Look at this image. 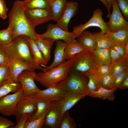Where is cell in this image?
<instances>
[{"instance_id": "1", "label": "cell", "mask_w": 128, "mask_h": 128, "mask_svg": "<svg viewBox=\"0 0 128 128\" xmlns=\"http://www.w3.org/2000/svg\"><path fill=\"white\" fill-rule=\"evenodd\" d=\"M25 10L21 1H15L8 15V27L12 33L14 39L18 36L25 35L35 40L39 38V34L27 19Z\"/></svg>"}, {"instance_id": "2", "label": "cell", "mask_w": 128, "mask_h": 128, "mask_svg": "<svg viewBox=\"0 0 128 128\" xmlns=\"http://www.w3.org/2000/svg\"><path fill=\"white\" fill-rule=\"evenodd\" d=\"M29 37L25 35L17 36L10 43L0 46L9 58L21 59L33 66L36 69L44 71V68L37 65L34 61L31 51Z\"/></svg>"}, {"instance_id": "3", "label": "cell", "mask_w": 128, "mask_h": 128, "mask_svg": "<svg viewBox=\"0 0 128 128\" xmlns=\"http://www.w3.org/2000/svg\"><path fill=\"white\" fill-rule=\"evenodd\" d=\"M71 61V59L67 60L47 71L40 72L37 73L35 79L46 88L56 85L67 77Z\"/></svg>"}, {"instance_id": "4", "label": "cell", "mask_w": 128, "mask_h": 128, "mask_svg": "<svg viewBox=\"0 0 128 128\" xmlns=\"http://www.w3.org/2000/svg\"><path fill=\"white\" fill-rule=\"evenodd\" d=\"M70 71H74L83 73L91 72L97 73L99 66L96 62L92 50L86 49L76 55L71 59Z\"/></svg>"}, {"instance_id": "5", "label": "cell", "mask_w": 128, "mask_h": 128, "mask_svg": "<svg viewBox=\"0 0 128 128\" xmlns=\"http://www.w3.org/2000/svg\"><path fill=\"white\" fill-rule=\"evenodd\" d=\"M88 77L82 73L70 71L67 77L57 85L69 91L84 94H89L87 84Z\"/></svg>"}, {"instance_id": "6", "label": "cell", "mask_w": 128, "mask_h": 128, "mask_svg": "<svg viewBox=\"0 0 128 128\" xmlns=\"http://www.w3.org/2000/svg\"><path fill=\"white\" fill-rule=\"evenodd\" d=\"M103 12L101 9H96L94 11L92 17L88 21L84 24H81L74 27L72 32L75 38H78L83 31L91 27L100 28L101 30V33L102 34L110 32L108 25L103 18Z\"/></svg>"}, {"instance_id": "7", "label": "cell", "mask_w": 128, "mask_h": 128, "mask_svg": "<svg viewBox=\"0 0 128 128\" xmlns=\"http://www.w3.org/2000/svg\"><path fill=\"white\" fill-rule=\"evenodd\" d=\"M23 95L22 88L16 92L0 98V113L5 116H15L17 104Z\"/></svg>"}, {"instance_id": "8", "label": "cell", "mask_w": 128, "mask_h": 128, "mask_svg": "<svg viewBox=\"0 0 128 128\" xmlns=\"http://www.w3.org/2000/svg\"><path fill=\"white\" fill-rule=\"evenodd\" d=\"M37 74L34 71L25 70L18 76L17 81L21 85L24 96L33 94L41 90L34 82Z\"/></svg>"}, {"instance_id": "9", "label": "cell", "mask_w": 128, "mask_h": 128, "mask_svg": "<svg viewBox=\"0 0 128 128\" xmlns=\"http://www.w3.org/2000/svg\"><path fill=\"white\" fill-rule=\"evenodd\" d=\"M39 37L57 40H62L65 43L70 42L75 38L72 32L62 29L56 24H50L47 27V30L44 33L39 34Z\"/></svg>"}, {"instance_id": "10", "label": "cell", "mask_w": 128, "mask_h": 128, "mask_svg": "<svg viewBox=\"0 0 128 128\" xmlns=\"http://www.w3.org/2000/svg\"><path fill=\"white\" fill-rule=\"evenodd\" d=\"M37 97L33 94L23 95L17 105L15 116L17 122L23 115L29 114L32 117L34 114L37 109Z\"/></svg>"}, {"instance_id": "11", "label": "cell", "mask_w": 128, "mask_h": 128, "mask_svg": "<svg viewBox=\"0 0 128 128\" xmlns=\"http://www.w3.org/2000/svg\"><path fill=\"white\" fill-rule=\"evenodd\" d=\"M112 11L106 22L110 32H114L128 27V22L124 18L118 6L116 0H113Z\"/></svg>"}, {"instance_id": "12", "label": "cell", "mask_w": 128, "mask_h": 128, "mask_svg": "<svg viewBox=\"0 0 128 128\" xmlns=\"http://www.w3.org/2000/svg\"><path fill=\"white\" fill-rule=\"evenodd\" d=\"M59 101L50 102L46 116L45 123L42 128H59L63 114L60 109Z\"/></svg>"}, {"instance_id": "13", "label": "cell", "mask_w": 128, "mask_h": 128, "mask_svg": "<svg viewBox=\"0 0 128 128\" xmlns=\"http://www.w3.org/2000/svg\"><path fill=\"white\" fill-rule=\"evenodd\" d=\"M25 13L28 20L34 27L53 20L52 14L50 9L38 8L25 9Z\"/></svg>"}, {"instance_id": "14", "label": "cell", "mask_w": 128, "mask_h": 128, "mask_svg": "<svg viewBox=\"0 0 128 128\" xmlns=\"http://www.w3.org/2000/svg\"><path fill=\"white\" fill-rule=\"evenodd\" d=\"M8 58V66L9 69L10 73L7 78H10L15 82H18L17 79V77L23 71L28 70L34 71L36 69L32 65L22 59Z\"/></svg>"}, {"instance_id": "15", "label": "cell", "mask_w": 128, "mask_h": 128, "mask_svg": "<svg viewBox=\"0 0 128 128\" xmlns=\"http://www.w3.org/2000/svg\"><path fill=\"white\" fill-rule=\"evenodd\" d=\"M69 91L57 85L47 88L33 95L37 97H43L50 102L60 100L65 97Z\"/></svg>"}, {"instance_id": "16", "label": "cell", "mask_w": 128, "mask_h": 128, "mask_svg": "<svg viewBox=\"0 0 128 128\" xmlns=\"http://www.w3.org/2000/svg\"><path fill=\"white\" fill-rule=\"evenodd\" d=\"M78 9V3L76 2H67L64 9L57 25L63 29L68 31V24Z\"/></svg>"}, {"instance_id": "17", "label": "cell", "mask_w": 128, "mask_h": 128, "mask_svg": "<svg viewBox=\"0 0 128 128\" xmlns=\"http://www.w3.org/2000/svg\"><path fill=\"white\" fill-rule=\"evenodd\" d=\"M86 96V95L81 93L69 91L65 97L59 101V107L62 114L69 110L80 100Z\"/></svg>"}, {"instance_id": "18", "label": "cell", "mask_w": 128, "mask_h": 128, "mask_svg": "<svg viewBox=\"0 0 128 128\" xmlns=\"http://www.w3.org/2000/svg\"><path fill=\"white\" fill-rule=\"evenodd\" d=\"M56 41V46L54 52V60L50 65L44 68V72L58 66L66 61L64 52L66 44L60 40Z\"/></svg>"}, {"instance_id": "19", "label": "cell", "mask_w": 128, "mask_h": 128, "mask_svg": "<svg viewBox=\"0 0 128 128\" xmlns=\"http://www.w3.org/2000/svg\"><path fill=\"white\" fill-rule=\"evenodd\" d=\"M113 45H118L125 46L128 44V27L116 32H109L104 34Z\"/></svg>"}, {"instance_id": "20", "label": "cell", "mask_w": 128, "mask_h": 128, "mask_svg": "<svg viewBox=\"0 0 128 128\" xmlns=\"http://www.w3.org/2000/svg\"><path fill=\"white\" fill-rule=\"evenodd\" d=\"M35 41L44 58L48 62L51 57V48L54 43L56 41L51 39H44L40 37Z\"/></svg>"}, {"instance_id": "21", "label": "cell", "mask_w": 128, "mask_h": 128, "mask_svg": "<svg viewBox=\"0 0 128 128\" xmlns=\"http://www.w3.org/2000/svg\"><path fill=\"white\" fill-rule=\"evenodd\" d=\"M22 88L20 83L15 82L10 78H7L0 85V98L10 92H16Z\"/></svg>"}, {"instance_id": "22", "label": "cell", "mask_w": 128, "mask_h": 128, "mask_svg": "<svg viewBox=\"0 0 128 128\" xmlns=\"http://www.w3.org/2000/svg\"><path fill=\"white\" fill-rule=\"evenodd\" d=\"M94 59L99 64L109 65L111 62L109 52V48H104L97 46L92 50Z\"/></svg>"}, {"instance_id": "23", "label": "cell", "mask_w": 128, "mask_h": 128, "mask_svg": "<svg viewBox=\"0 0 128 128\" xmlns=\"http://www.w3.org/2000/svg\"><path fill=\"white\" fill-rule=\"evenodd\" d=\"M31 54L34 61L38 66L44 68L47 62L44 58L43 55L38 48L35 40L28 38Z\"/></svg>"}, {"instance_id": "24", "label": "cell", "mask_w": 128, "mask_h": 128, "mask_svg": "<svg viewBox=\"0 0 128 128\" xmlns=\"http://www.w3.org/2000/svg\"><path fill=\"white\" fill-rule=\"evenodd\" d=\"M77 41L85 49H95L97 45L93 33L84 31L78 38Z\"/></svg>"}, {"instance_id": "25", "label": "cell", "mask_w": 128, "mask_h": 128, "mask_svg": "<svg viewBox=\"0 0 128 128\" xmlns=\"http://www.w3.org/2000/svg\"><path fill=\"white\" fill-rule=\"evenodd\" d=\"M64 50L66 59H71L75 56L86 50L75 39L71 42L65 43Z\"/></svg>"}, {"instance_id": "26", "label": "cell", "mask_w": 128, "mask_h": 128, "mask_svg": "<svg viewBox=\"0 0 128 128\" xmlns=\"http://www.w3.org/2000/svg\"><path fill=\"white\" fill-rule=\"evenodd\" d=\"M25 9H41L50 10L51 1L50 0H24L21 1Z\"/></svg>"}, {"instance_id": "27", "label": "cell", "mask_w": 128, "mask_h": 128, "mask_svg": "<svg viewBox=\"0 0 128 128\" xmlns=\"http://www.w3.org/2000/svg\"><path fill=\"white\" fill-rule=\"evenodd\" d=\"M116 90L114 89H109L100 87L96 91H90L89 96L92 98H99L113 101L115 98L114 93Z\"/></svg>"}, {"instance_id": "28", "label": "cell", "mask_w": 128, "mask_h": 128, "mask_svg": "<svg viewBox=\"0 0 128 128\" xmlns=\"http://www.w3.org/2000/svg\"><path fill=\"white\" fill-rule=\"evenodd\" d=\"M67 0H54L51 1L50 7L53 16V20L57 21L64 9Z\"/></svg>"}, {"instance_id": "29", "label": "cell", "mask_w": 128, "mask_h": 128, "mask_svg": "<svg viewBox=\"0 0 128 128\" xmlns=\"http://www.w3.org/2000/svg\"><path fill=\"white\" fill-rule=\"evenodd\" d=\"M37 99V109L34 114L27 121H31L34 120L48 110L50 102L45 99L41 97H38Z\"/></svg>"}, {"instance_id": "30", "label": "cell", "mask_w": 128, "mask_h": 128, "mask_svg": "<svg viewBox=\"0 0 128 128\" xmlns=\"http://www.w3.org/2000/svg\"><path fill=\"white\" fill-rule=\"evenodd\" d=\"M110 73L114 77L118 74L128 69V59L123 58L114 61H112L110 64Z\"/></svg>"}, {"instance_id": "31", "label": "cell", "mask_w": 128, "mask_h": 128, "mask_svg": "<svg viewBox=\"0 0 128 128\" xmlns=\"http://www.w3.org/2000/svg\"><path fill=\"white\" fill-rule=\"evenodd\" d=\"M93 33L97 46L104 48H109L113 46V44L104 34H101V31Z\"/></svg>"}, {"instance_id": "32", "label": "cell", "mask_w": 128, "mask_h": 128, "mask_svg": "<svg viewBox=\"0 0 128 128\" xmlns=\"http://www.w3.org/2000/svg\"><path fill=\"white\" fill-rule=\"evenodd\" d=\"M82 73L86 75L88 78L87 86L89 92L90 91H96L100 87L99 80L96 78L95 74L90 72Z\"/></svg>"}, {"instance_id": "33", "label": "cell", "mask_w": 128, "mask_h": 128, "mask_svg": "<svg viewBox=\"0 0 128 128\" xmlns=\"http://www.w3.org/2000/svg\"><path fill=\"white\" fill-rule=\"evenodd\" d=\"M48 110L36 119L31 121H27L25 125L24 128H42L45 123L46 120V116Z\"/></svg>"}, {"instance_id": "34", "label": "cell", "mask_w": 128, "mask_h": 128, "mask_svg": "<svg viewBox=\"0 0 128 128\" xmlns=\"http://www.w3.org/2000/svg\"><path fill=\"white\" fill-rule=\"evenodd\" d=\"M13 39L12 33L8 27L4 30H0V46L8 44Z\"/></svg>"}, {"instance_id": "35", "label": "cell", "mask_w": 128, "mask_h": 128, "mask_svg": "<svg viewBox=\"0 0 128 128\" xmlns=\"http://www.w3.org/2000/svg\"><path fill=\"white\" fill-rule=\"evenodd\" d=\"M76 126L75 121L69 115V110L64 113L59 128H75Z\"/></svg>"}, {"instance_id": "36", "label": "cell", "mask_w": 128, "mask_h": 128, "mask_svg": "<svg viewBox=\"0 0 128 128\" xmlns=\"http://www.w3.org/2000/svg\"><path fill=\"white\" fill-rule=\"evenodd\" d=\"M128 75V69L118 74L114 77L111 89L115 90L118 88L126 77Z\"/></svg>"}, {"instance_id": "37", "label": "cell", "mask_w": 128, "mask_h": 128, "mask_svg": "<svg viewBox=\"0 0 128 128\" xmlns=\"http://www.w3.org/2000/svg\"><path fill=\"white\" fill-rule=\"evenodd\" d=\"M114 77L110 73L101 78L99 80L100 87L111 89Z\"/></svg>"}, {"instance_id": "38", "label": "cell", "mask_w": 128, "mask_h": 128, "mask_svg": "<svg viewBox=\"0 0 128 128\" xmlns=\"http://www.w3.org/2000/svg\"><path fill=\"white\" fill-rule=\"evenodd\" d=\"M110 64L109 65L99 64L97 71L95 75L99 80L101 78L110 73Z\"/></svg>"}, {"instance_id": "39", "label": "cell", "mask_w": 128, "mask_h": 128, "mask_svg": "<svg viewBox=\"0 0 128 128\" xmlns=\"http://www.w3.org/2000/svg\"><path fill=\"white\" fill-rule=\"evenodd\" d=\"M118 6L124 16L128 19V0H116Z\"/></svg>"}, {"instance_id": "40", "label": "cell", "mask_w": 128, "mask_h": 128, "mask_svg": "<svg viewBox=\"0 0 128 128\" xmlns=\"http://www.w3.org/2000/svg\"><path fill=\"white\" fill-rule=\"evenodd\" d=\"M31 117L29 114H26L22 115L19 118L17 124L12 126L10 128H24L25 126L28 119Z\"/></svg>"}, {"instance_id": "41", "label": "cell", "mask_w": 128, "mask_h": 128, "mask_svg": "<svg viewBox=\"0 0 128 128\" xmlns=\"http://www.w3.org/2000/svg\"><path fill=\"white\" fill-rule=\"evenodd\" d=\"M10 70L8 66L0 65V85L9 74Z\"/></svg>"}, {"instance_id": "42", "label": "cell", "mask_w": 128, "mask_h": 128, "mask_svg": "<svg viewBox=\"0 0 128 128\" xmlns=\"http://www.w3.org/2000/svg\"><path fill=\"white\" fill-rule=\"evenodd\" d=\"M14 125V122L7 118L0 116V128H7Z\"/></svg>"}, {"instance_id": "43", "label": "cell", "mask_w": 128, "mask_h": 128, "mask_svg": "<svg viewBox=\"0 0 128 128\" xmlns=\"http://www.w3.org/2000/svg\"><path fill=\"white\" fill-rule=\"evenodd\" d=\"M8 10L5 0H0V17L6 19L7 17Z\"/></svg>"}, {"instance_id": "44", "label": "cell", "mask_w": 128, "mask_h": 128, "mask_svg": "<svg viewBox=\"0 0 128 128\" xmlns=\"http://www.w3.org/2000/svg\"><path fill=\"white\" fill-rule=\"evenodd\" d=\"M9 59L4 50L0 46V65L8 66Z\"/></svg>"}, {"instance_id": "45", "label": "cell", "mask_w": 128, "mask_h": 128, "mask_svg": "<svg viewBox=\"0 0 128 128\" xmlns=\"http://www.w3.org/2000/svg\"><path fill=\"white\" fill-rule=\"evenodd\" d=\"M109 52L111 62L116 61L123 58L112 47L109 48Z\"/></svg>"}, {"instance_id": "46", "label": "cell", "mask_w": 128, "mask_h": 128, "mask_svg": "<svg viewBox=\"0 0 128 128\" xmlns=\"http://www.w3.org/2000/svg\"><path fill=\"white\" fill-rule=\"evenodd\" d=\"M125 46L118 45H115L113 46V48L123 58L124 54Z\"/></svg>"}, {"instance_id": "47", "label": "cell", "mask_w": 128, "mask_h": 128, "mask_svg": "<svg viewBox=\"0 0 128 128\" xmlns=\"http://www.w3.org/2000/svg\"><path fill=\"white\" fill-rule=\"evenodd\" d=\"M128 88V75L119 86L118 88L125 89Z\"/></svg>"}, {"instance_id": "48", "label": "cell", "mask_w": 128, "mask_h": 128, "mask_svg": "<svg viewBox=\"0 0 128 128\" xmlns=\"http://www.w3.org/2000/svg\"><path fill=\"white\" fill-rule=\"evenodd\" d=\"M100 0L104 4L106 8L108 11L107 17L109 18L111 14L110 12L111 9L110 8L108 2L106 0Z\"/></svg>"}, {"instance_id": "49", "label": "cell", "mask_w": 128, "mask_h": 128, "mask_svg": "<svg viewBox=\"0 0 128 128\" xmlns=\"http://www.w3.org/2000/svg\"><path fill=\"white\" fill-rule=\"evenodd\" d=\"M123 58L128 59V44L125 46L124 55Z\"/></svg>"}, {"instance_id": "50", "label": "cell", "mask_w": 128, "mask_h": 128, "mask_svg": "<svg viewBox=\"0 0 128 128\" xmlns=\"http://www.w3.org/2000/svg\"><path fill=\"white\" fill-rule=\"evenodd\" d=\"M108 2L110 8L111 9L112 6L113 0H106Z\"/></svg>"}, {"instance_id": "51", "label": "cell", "mask_w": 128, "mask_h": 128, "mask_svg": "<svg viewBox=\"0 0 128 128\" xmlns=\"http://www.w3.org/2000/svg\"><path fill=\"white\" fill-rule=\"evenodd\" d=\"M50 0V1H52L53 0Z\"/></svg>"}]
</instances>
